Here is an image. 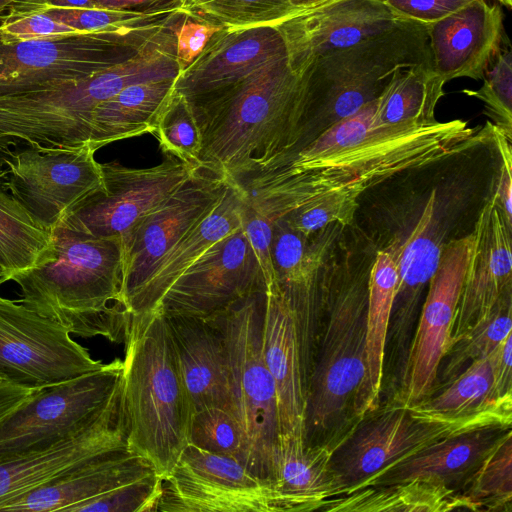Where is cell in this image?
<instances>
[{
	"mask_svg": "<svg viewBox=\"0 0 512 512\" xmlns=\"http://www.w3.org/2000/svg\"><path fill=\"white\" fill-rule=\"evenodd\" d=\"M185 100L200 135L199 169L234 184L288 153L305 121L304 77L288 55L224 89Z\"/></svg>",
	"mask_w": 512,
	"mask_h": 512,
	"instance_id": "1",
	"label": "cell"
},
{
	"mask_svg": "<svg viewBox=\"0 0 512 512\" xmlns=\"http://www.w3.org/2000/svg\"><path fill=\"white\" fill-rule=\"evenodd\" d=\"M375 100L241 185L304 174L327 189H367L405 170L457 155L483 139L481 132L459 119L373 126Z\"/></svg>",
	"mask_w": 512,
	"mask_h": 512,
	"instance_id": "2",
	"label": "cell"
},
{
	"mask_svg": "<svg viewBox=\"0 0 512 512\" xmlns=\"http://www.w3.org/2000/svg\"><path fill=\"white\" fill-rule=\"evenodd\" d=\"M53 253L14 275L21 303L70 334L126 341L132 313L122 294V244L63 224L50 231Z\"/></svg>",
	"mask_w": 512,
	"mask_h": 512,
	"instance_id": "3",
	"label": "cell"
},
{
	"mask_svg": "<svg viewBox=\"0 0 512 512\" xmlns=\"http://www.w3.org/2000/svg\"><path fill=\"white\" fill-rule=\"evenodd\" d=\"M125 344L122 392L128 443L163 478L189 443L193 417L163 313L132 315Z\"/></svg>",
	"mask_w": 512,
	"mask_h": 512,
	"instance_id": "4",
	"label": "cell"
},
{
	"mask_svg": "<svg viewBox=\"0 0 512 512\" xmlns=\"http://www.w3.org/2000/svg\"><path fill=\"white\" fill-rule=\"evenodd\" d=\"M429 62L426 25L415 21L314 60L303 72L306 114L302 132L284 157L375 100L396 69Z\"/></svg>",
	"mask_w": 512,
	"mask_h": 512,
	"instance_id": "5",
	"label": "cell"
},
{
	"mask_svg": "<svg viewBox=\"0 0 512 512\" xmlns=\"http://www.w3.org/2000/svg\"><path fill=\"white\" fill-rule=\"evenodd\" d=\"M265 288L208 317L221 330L227 350L232 414L242 437L241 463L272 482L279 440L277 393L263 357Z\"/></svg>",
	"mask_w": 512,
	"mask_h": 512,
	"instance_id": "6",
	"label": "cell"
},
{
	"mask_svg": "<svg viewBox=\"0 0 512 512\" xmlns=\"http://www.w3.org/2000/svg\"><path fill=\"white\" fill-rule=\"evenodd\" d=\"M512 394L467 414L420 419L391 402L363 418L332 455L342 495L375 474L448 437L484 428H511Z\"/></svg>",
	"mask_w": 512,
	"mask_h": 512,
	"instance_id": "7",
	"label": "cell"
},
{
	"mask_svg": "<svg viewBox=\"0 0 512 512\" xmlns=\"http://www.w3.org/2000/svg\"><path fill=\"white\" fill-rule=\"evenodd\" d=\"M123 361L33 393L0 420V460L47 448L77 432L106 407L122 379Z\"/></svg>",
	"mask_w": 512,
	"mask_h": 512,
	"instance_id": "8",
	"label": "cell"
},
{
	"mask_svg": "<svg viewBox=\"0 0 512 512\" xmlns=\"http://www.w3.org/2000/svg\"><path fill=\"white\" fill-rule=\"evenodd\" d=\"M156 511L162 512H297L270 482L238 459L188 443L162 478Z\"/></svg>",
	"mask_w": 512,
	"mask_h": 512,
	"instance_id": "9",
	"label": "cell"
},
{
	"mask_svg": "<svg viewBox=\"0 0 512 512\" xmlns=\"http://www.w3.org/2000/svg\"><path fill=\"white\" fill-rule=\"evenodd\" d=\"M24 146L8 152L7 186L39 227L50 232L80 203L104 190L101 164L90 144Z\"/></svg>",
	"mask_w": 512,
	"mask_h": 512,
	"instance_id": "10",
	"label": "cell"
},
{
	"mask_svg": "<svg viewBox=\"0 0 512 512\" xmlns=\"http://www.w3.org/2000/svg\"><path fill=\"white\" fill-rule=\"evenodd\" d=\"M61 324L0 296V378L39 390L100 369Z\"/></svg>",
	"mask_w": 512,
	"mask_h": 512,
	"instance_id": "11",
	"label": "cell"
},
{
	"mask_svg": "<svg viewBox=\"0 0 512 512\" xmlns=\"http://www.w3.org/2000/svg\"><path fill=\"white\" fill-rule=\"evenodd\" d=\"M147 39L88 32L36 40L0 38V95L83 80L128 58Z\"/></svg>",
	"mask_w": 512,
	"mask_h": 512,
	"instance_id": "12",
	"label": "cell"
},
{
	"mask_svg": "<svg viewBox=\"0 0 512 512\" xmlns=\"http://www.w3.org/2000/svg\"><path fill=\"white\" fill-rule=\"evenodd\" d=\"M473 239L471 232L443 246L392 402L408 407L428 397L434 390L440 362L450 345Z\"/></svg>",
	"mask_w": 512,
	"mask_h": 512,
	"instance_id": "13",
	"label": "cell"
},
{
	"mask_svg": "<svg viewBox=\"0 0 512 512\" xmlns=\"http://www.w3.org/2000/svg\"><path fill=\"white\" fill-rule=\"evenodd\" d=\"M101 168L104 190L80 203L60 224L120 239L198 170L171 156L150 168H129L115 162L101 164Z\"/></svg>",
	"mask_w": 512,
	"mask_h": 512,
	"instance_id": "14",
	"label": "cell"
},
{
	"mask_svg": "<svg viewBox=\"0 0 512 512\" xmlns=\"http://www.w3.org/2000/svg\"><path fill=\"white\" fill-rule=\"evenodd\" d=\"M227 186L226 178L198 169L122 236V294L126 306L157 261L218 205Z\"/></svg>",
	"mask_w": 512,
	"mask_h": 512,
	"instance_id": "15",
	"label": "cell"
},
{
	"mask_svg": "<svg viewBox=\"0 0 512 512\" xmlns=\"http://www.w3.org/2000/svg\"><path fill=\"white\" fill-rule=\"evenodd\" d=\"M261 268L240 226L213 245L167 291L155 310L211 317L264 289Z\"/></svg>",
	"mask_w": 512,
	"mask_h": 512,
	"instance_id": "16",
	"label": "cell"
},
{
	"mask_svg": "<svg viewBox=\"0 0 512 512\" xmlns=\"http://www.w3.org/2000/svg\"><path fill=\"white\" fill-rule=\"evenodd\" d=\"M129 445L122 379L102 412L57 443L0 460V507L108 452Z\"/></svg>",
	"mask_w": 512,
	"mask_h": 512,
	"instance_id": "17",
	"label": "cell"
},
{
	"mask_svg": "<svg viewBox=\"0 0 512 512\" xmlns=\"http://www.w3.org/2000/svg\"><path fill=\"white\" fill-rule=\"evenodd\" d=\"M405 20L382 0H323L287 17L276 28L292 69L302 75L316 59L385 33Z\"/></svg>",
	"mask_w": 512,
	"mask_h": 512,
	"instance_id": "18",
	"label": "cell"
},
{
	"mask_svg": "<svg viewBox=\"0 0 512 512\" xmlns=\"http://www.w3.org/2000/svg\"><path fill=\"white\" fill-rule=\"evenodd\" d=\"M432 191L404 242L396 243L398 284L388 326L386 348L392 383L398 386L420 313V300L434 274L445 244ZM385 348V350H386Z\"/></svg>",
	"mask_w": 512,
	"mask_h": 512,
	"instance_id": "19",
	"label": "cell"
},
{
	"mask_svg": "<svg viewBox=\"0 0 512 512\" xmlns=\"http://www.w3.org/2000/svg\"><path fill=\"white\" fill-rule=\"evenodd\" d=\"M472 233L473 247L450 343L486 318L512 292V223L495 193L481 208Z\"/></svg>",
	"mask_w": 512,
	"mask_h": 512,
	"instance_id": "20",
	"label": "cell"
},
{
	"mask_svg": "<svg viewBox=\"0 0 512 512\" xmlns=\"http://www.w3.org/2000/svg\"><path fill=\"white\" fill-rule=\"evenodd\" d=\"M288 55L285 42L274 26L221 29L174 82V91L185 99L224 89L267 63Z\"/></svg>",
	"mask_w": 512,
	"mask_h": 512,
	"instance_id": "21",
	"label": "cell"
},
{
	"mask_svg": "<svg viewBox=\"0 0 512 512\" xmlns=\"http://www.w3.org/2000/svg\"><path fill=\"white\" fill-rule=\"evenodd\" d=\"M426 29L432 67L445 82L480 80L500 52L503 14L498 5L473 0Z\"/></svg>",
	"mask_w": 512,
	"mask_h": 512,
	"instance_id": "22",
	"label": "cell"
},
{
	"mask_svg": "<svg viewBox=\"0 0 512 512\" xmlns=\"http://www.w3.org/2000/svg\"><path fill=\"white\" fill-rule=\"evenodd\" d=\"M262 351L274 379L279 438L305 440L306 382L297 325L279 283L265 286Z\"/></svg>",
	"mask_w": 512,
	"mask_h": 512,
	"instance_id": "23",
	"label": "cell"
},
{
	"mask_svg": "<svg viewBox=\"0 0 512 512\" xmlns=\"http://www.w3.org/2000/svg\"><path fill=\"white\" fill-rule=\"evenodd\" d=\"M154 474L151 462L127 445L6 502L0 512H75L82 504Z\"/></svg>",
	"mask_w": 512,
	"mask_h": 512,
	"instance_id": "24",
	"label": "cell"
},
{
	"mask_svg": "<svg viewBox=\"0 0 512 512\" xmlns=\"http://www.w3.org/2000/svg\"><path fill=\"white\" fill-rule=\"evenodd\" d=\"M164 316L193 414L209 407L232 413L227 350L220 328L209 318Z\"/></svg>",
	"mask_w": 512,
	"mask_h": 512,
	"instance_id": "25",
	"label": "cell"
},
{
	"mask_svg": "<svg viewBox=\"0 0 512 512\" xmlns=\"http://www.w3.org/2000/svg\"><path fill=\"white\" fill-rule=\"evenodd\" d=\"M244 194L228 181L218 205L190 228L154 265L127 302L132 315L154 311L171 286L213 245L241 226Z\"/></svg>",
	"mask_w": 512,
	"mask_h": 512,
	"instance_id": "26",
	"label": "cell"
},
{
	"mask_svg": "<svg viewBox=\"0 0 512 512\" xmlns=\"http://www.w3.org/2000/svg\"><path fill=\"white\" fill-rule=\"evenodd\" d=\"M510 431L511 428H484L445 438L375 474L356 489L433 476L458 490Z\"/></svg>",
	"mask_w": 512,
	"mask_h": 512,
	"instance_id": "27",
	"label": "cell"
},
{
	"mask_svg": "<svg viewBox=\"0 0 512 512\" xmlns=\"http://www.w3.org/2000/svg\"><path fill=\"white\" fill-rule=\"evenodd\" d=\"M335 450L329 445H308L304 439L279 438L272 483L297 512L323 510L331 499L342 495L332 468Z\"/></svg>",
	"mask_w": 512,
	"mask_h": 512,
	"instance_id": "28",
	"label": "cell"
},
{
	"mask_svg": "<svg viewBox=\"0 0 512 512\" xmlns=\"http://www.w3.org/2000/svg\"><path fill=\"white\" fill-rule=\"evenodd\" d=\"M481 511L480 506L442 480L420 476L355 489L331 499L322 511L335 512H443Z\"/></svg>",
	"mask_w": 512,
	"mask_h": 512,
	"instance_id": "29",
	"label": "cell"
},
{
	"mask_svg": "<svg viewBox=\"0 0 512 512\" xmlns=\"http://www.w3.org/2000/svg\"><path fill=\"white\" fill-rule=\"evenodd\" d=\"M176 78L154 79L125 87L93 111L90 146L99 148L123 139L152 134Z\"/></svg>",
	"mask_w": 512,
	"mask_h": 512,
	"instance_id": "30",
	"label": "cell"
},
{
	"mask_svg": "<svg viewBox=\"0 0 512 512\" xmlns=\"http://www.w3.org/2000/svg\"><path fill=\"white\" fill-rule=\"evenodd\" d=\"M445 83L431 62L396 69L375 100L373 126L436 121L435 108Z\"/></svg>",
	"mask_w": 512,
	"mask_h": 512,
	"instance_id": "31",
	"label": "cell"
},
{
	"mask_svg": "<svg viewBox=\"0 0 512 512\" xmlns=\"http://www.w3.org/2000/svg\"><path fill=\"white\" fill-rule=\"evenodd\" d=\"M52 253L50 232L39 227L0 185V270L7 281Z\"/></svg>",
	"mask_w": 512,
	"mask_h": 512,
	"instance_id": "32",
	"label": "cell"
},
{
	"mask_svg": "<svg viewBox=\"0 0 512 512\" xmlns=\"http://www.w3.org/2000/svg\"><path fill=\"white\" fill-rule=\"evenodd\" d=\"M511 315L512 292H509L486 318L455 338L440 362L441 372H438L432 394L446 386L471 363L487 357L511 334Z\"/></svg>",
	"mask_w": 512,
	"mask_h": 512,
	"instance_id": "33",
	"label": "cell"
},
{
	"mask_svg": "<svg viewBox=\"0 0 512 512\" xmlns=\"http://www.w3.org/2000/svg\"><path fill=\"white\" fill-rule=\"evenodd\" d=\"M501 397L493 395L487 356L474 361L446 386L408 408L413 416L420 419L457 416L482 410Z\"/></svg>",
	"mask_w": 512,
	"mask_h": 512,
	"instance_id": "34",
	"label": "cell"
},
{
	"mask_svg": "<svg viewBox=\"0 0 512 512\" xmlns=\"http://www.w3.org/2000/svg\"><path fill=\"white\" fill-rule=\"evenodd\" d=\"M179 12L227 30L274 26L303 9L292 0H177Z\"/></svg>",
	"mask_w": 512,
	"mask_h": 512,
	"instance_id": "35",
	"label": "cell"
},
{
	"mask_svg": "<svg viewBox=\"0 0 512 512\" xmlns=\"http://www.w3.org/2000/svg\"><path fill=\"white\" fill-rule=\"evenodd\" d=\"M464 496L482 510L511 509L512 503V432L484 458L462 487Z\"/></svg>",
	"mask_w": 512,
	"mask_h": 512,
	"instance_id": "36",
	"label": "cell"
},
{
	"mask_svg": "<svg viewBox=\"0 0 512 512\" xmlns=\"http://www.w3.org/2000/svg\"><path fill=\"white\" fill-rule=\"evenodd\" d=\"M152 135L166 156L199 169L198 127L187 101L174 90L157 116Z\"/></svg>",
	"mask_w": 512,
	"mask_h": 512,
	"instance_id": "37",
	"label": "cell"
},
{
	"mask_svg": "<svg viewBox=\"0 0 512 512\" xmlns=\"http://www.w3.org/2000/svg\"><path fill=\"white\" fill-rule=\"evenodd\" d=\"M365 190L361 186L332 189L279 219H283L292 229L306 237L334 223L351 224L358 207V199Z\"/></svg>",
	"mask_w": 512,
	"mask_h": 512,
	"instance_id": "38",
	"label": "cell"
},
{
	"mask_svg": "<svg viewBox=\"0 0 512 512\" xmlns=\"http://www.w3.org/2000/svg\"><path fill=\"white\" fill-rule=\"evenodd\" d=\"M189 443L241 462L240 427L234 415L227 409L209 407L195 412L191 420Z\"/></svg>",
	"mask_w": 512,
	"mask_h": 512,
	"instance_id": "39",
	"label": "cell"
},
{
	"mask_svg": "<svg viewBox=\"0 0 512 512\" xmlns=\"http://www.w3.org/2000/svg\"><path fill=\"white\" fill-rule=\"evenodd\" d=\"M483 85L478 90H463L468 96L480 99L485 112L503 133L511 139L512 132V53L499 52L493 66L485 71Z\"/></svg>",
	"mask_w": 512,
	"mask_h": 512,
	"instance_id": "40",
	"label": "cell"
},
{
	"mask_svg": "<svg viewBox=\"0 0 512 512\" xmlns=\"http://www.w3.org/2000/svg\"><path fill=\"white\" fill-rule=\"evenodd\" d=\"M78 33L85 32L61 23L42 11L9 8L0 15V38L4 40L49 39Z\"/></svg>",
	"mask_w": 512,
	"mask_h": 512,
	"instance_id": "41",
	"label": "cell"
},
{
	"mask_svg": "<svg viewBox=\"0 0 512 512\" xmlns=\"http://www.w3.org/2000/svg\"><path fill=\"white\" fill-rule=\"evenodd\" d=\"M241 227L261 268L265 286L278 283L272 259V221L253 208L244 196Z\"/></svg>",
	"mask_w": 512,
	"mask_h": 512,
	"instance_id": "42",
	"label": "cell"
},
{
	"mask_svg": "<svg viewBox=\"0 0 512 512\" xmlns=\"http://www.w3.org/2000/svg\"><path fill=\"white\" fill-rule=\"evenodd\" d=\"M397 16L424 25L437 22L473 0H382Z\"/></svg>",
	"mask_w": 512,
	"mask_h": 512,
	"instance_id": "43",
	"label": "cell"
},
{
	"mask_svg": "<svg viewBox=\"0 0 512 512\" xmlns=\"http://www.w3.org/2000/svg\"><path fill=\"white\" fill-rule=\"evenodd\" d=\"M222 28L200 23L182 16L181 24L176 25V60L179 72L186 69L202 52L211 37Z\"/></svg>",
	"mask_w": 512,
	"mask_h": 512,
	"instance_id": "44",
	"label": "cell"
},
{
	"mask_svg": "<svg viewBox=\"0 0 512 512\" xmlns=\"http://www.w3.org/2000/svg\"><path fill=\"white\" fill-rule=\"evenodd\" d=\"M512 333L489 355L492 373V392L495 397L512 393Z\"/></svg>",
	"mask_w": 512,
	"mask_h": 512,
	"instance_id": "45",
	"label": "cell"
},
{
	"mask_svg": "<svg viewBox=\"0 0 512 512\" xmlns=\"http://www.w3.org/2000/svg\"><path fill=\"white\" fill-rule=\"evenodd\" d=\"M501 157V168L499 181L495 190L498 202L502 207L507 219L512 223V152L511 144L501 139L496 142Z\"/></svg>",
	"mask_w": 512,
	"mask_h": 512,
	"instance_id": "46",
	"label": "cell"
},
{
	"mask_svg": "<svg viewBox=\"0 0 512 512\" xmlns=\"http://www.w3.org/2000/svg\"><path fill=\"white\" fill-rule=\"evenodd\" d=\"M9 8L39 10L45 8H99L95 0H15Z\"/></svg>",
	"mask_w": 512,
	"mask_h": 512,
	"instance_id": "47",
	"label": "cell"
},
{
	"mask_svg": "<svg viewBox=\"0 0 512 512\" xmlns=\"http://www.w3.org/2000/svg\"><path fill=\"white\" fill-rule=\"evenodd\" d=\"M33 391L6 381L0 382V420L23 403Z\"/></svg>",
	"mask_w": 512,
	"mask_h": 512,
	"instance_id": "48",
	"label": "cell"
},
{
	"mask_svg": "<svg viewBox=\"0 0 512 512\" xmlns=\"http://www.w3.org/2000/svg\"><path fill=\"white\" fill-rule=\"evenodd\" d=\"M99 8L110 10H129L133 7L152 6L165 0H95Z\"/></svg>",
	"mask_w": 512,
	"mask_h": 512,
	"instance_id": "49",
	"label": "cell"
},
{
	"mask_svg": "<svg viewBox=\"0 0 512 512\" xmlns=\"http://www.w3.org/2000/svg\"><path fill=\"white\" fill-rule=\"evenodd\" d=\"M296 5H298L301 8H306L308 6L314 5L316 3H319L323 0H292Z\"/></svg>",
	"mask_w": 512,
	"mask_h": 512,
	"instance_id": "50",
	"label": "cell"
},
{
	"mask_svg": "<svg viewBox=\"0 0 512 512\" xmlns=\"http://www.w3.org/2000/svg\"><path fill=\"white\" fill-rule=\"evenodd\" d=\"M15 0H0V15L4 14Z\"/></svg>",
	"mask_w": 512,
	"mask_h": 512,
	"instance_id": "51",
	"label": "cell"
},
{
	"mask_svg": "<svg viewBox=\"0 0 512 512\" xmlns=\"http://www.w3.org/2000/svg\"><path fill=\"white\" fill-rule=\"evenodd\" d=\"M11 145V142L0 134V151L8 150Z\"/></svg>",
	"mask_w": 512,
	"mask_h": 512,
	"instance_id": "52",
	"label": "cell"
},
{
	"mask_svg": "<svg viewBox=\"0 0 512 512\" xmlns=\"http://www.w3.org/2000/svg\"><path fill=\"white\" fill-rule=\"evenodd\" d=\"M502 5H504L506 8L511 9L512 7V0H498Z\"/></svg>",
	"mask_w": 512,
	"mask_h": 512,
	"instance_id": "53",
	"label": "cell"
},
{
	"mask_svg": "<svg viewBox=\"0 0 512 512\" xmlns=\"http://www.w3.org/2000/svg\"><path fill=\"white\" fill-rule=\"evenodd\" d=\"M7 279L4 275V273L0 270V285L3 284L4 282H6Z\"/></svg>",
	"mask_w": 512,
	"mask_h": 512,
	"instance_id": "54",
	"label": "cell"
},
{
	"mask_svg": "<svg viewBox=\"0 0 512 512\" xmlns=\"http://www.w3.org/2000/svg\"><path fill=\"white\" fill-rule=\"evenodd\" d=\"M3 380L0 378V382H2Z\"/></svg>",
	"mask_w": 512,
	"mask_h": 512,
	"instance_id": "55",
	"label": "cell"
}]
</instances>
